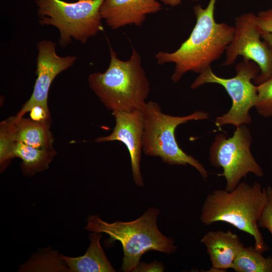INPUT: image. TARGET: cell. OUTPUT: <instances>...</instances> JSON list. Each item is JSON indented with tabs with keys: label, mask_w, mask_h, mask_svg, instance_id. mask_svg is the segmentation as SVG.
<instances>
[{
	"label": "cell",
	"mask_w": 272,
	"mask_h": 272,
	"mask_svg": "<svg viewBox=\"0 0 272 272\" xmlns=\"http://www.w3.org/2000/svg\"><path fill=\"white\" fill-rule=\"evenodd\" d=\"M161 9L158 0H104L100 13L106 24L117 29L130 25L140 26L148 15Z\"/></svg>",
	"instance_id": "cell-12"
},
{
	"label": "cell",
	"mask_w": 272,
	"mask_h": 272,
	"mask_svg": "<svg viewBox=\"0 0 272 272\" xmlns=\"http://www.w3.org/2000/svg\"><path fill=\"white\" fill-rule=\"evenodd\" d=\"M257 99L255 107L264 117L272 116V75L257 86Z\"/></svg>",
	"instance_id": "cell-18"
},
{
	"label": "cell",
	"mask_w": 272,
	"mask_h": 272,
	"mask_svg": "<svg viewBox=\"0 0 272 272\" xmlns=\"http://www.w3.org/2000/svg\"><path fill=\"white\" fill-rule=\"evenodd\" d=\"M104 0H35L39 22L59 31V45L70 44L72 39L84 44L102 30L101 6Z\"/></svg>",
	"instance_id": "cell-6"
},
{
	"label": "cell",
	"mask_w": 272,
	"mask_h": 272,
	"mask_svg": "<svg viewBox=\"0 0 272 272\" xmlns=\"http://www.w3.org/2000/svg\"><path fill=\"white\" fill-rule=\"evenodd\" d=\"M200 242L207 248L212 269L218 271L232 268L236 257L244 246L238 235L230 230L209 231Z\"/></svg>",
	"instance_id": "cell-13"
},
{
	"label": "cell",
	"mask_w": 272,
	"mask_h": 272,
	"mask_svg": "<svg viewBox=\"0 0 272 272\" xmlns=\"http://www.w3.org/2000/svg\"><path fill=\"white\" fill-rule=\"evenodd\" d=\"M110 57L104 72L93 73L89 76L90 88L112 112L143 110L150 87L141 55L133 48L129 58L122 60L110 46Z\"/></svg>",
	"instance_id": "cell-2"
},
{
	"label": "cell",
	"mask_w": 272,
	"mask_h": 272,
	"mask_svg": "<svg viewBox=\"0 0 272 272\" xmlns=\"http://www.w3.org/2000/svg\"><path fill=\"white\" fill-rule=\"evenodd\" d=\"M165 5L170 7H175L180 5L183 0H160ZM192 1H197L198 0H190Z\"/></svg>",
	"instance_id": "cell-24"
},
{
	"label": "cell",
	"mask_w": 272,
	"mask_h": 272,
	"mask_svg": "<svg viewBox=\"0 0 272 272\" xmlns=\"http://www.w3.org/2000/svg\"><path fill=\"white\" fill-rule=\"evenodd\" d=\"M217 0H209L206 8L193 7L195 25L189 37L172 52L160 51L155 55L159 64L173 63L175 69L171 79L178 82L188 72L199 74L211 67L226 51L232 40L234 26L217 23L215 19Z\"/></svg>",
	"instance_id": "cell-1"
},
{
	"label": "cell",
	"mask_w": 272,
	"mask_h": 272,
	"mask_svg": "<svg viewBox=\"0 0 272 272\" xmlns=\"http://www.w3.org/2000/svg\"><path fill=\"white\" fill-rule=\"evenodd\" d=\"M251 140L249 129L242 124L236 127L229 139L223 133L217 134L210 147L211 164L223 169V172L218 175L225 178V189L228 191L233 190L249 173L259 177L263 176L262 168L251 153Z\"/></svg>",
	"instance_id": "cell-8"
},
{
	"label": "cell",
	"mask_w": 272,
	"mask_h": 272,
	"mask_svg": "<svg viewBox=\"0 0 272 272\" xmlns=\"http://www.w3.org/2000/svg\"><path fill=\"white\" fill-rule=\"evenodd\" d=\"M144 121L143 150L148 156L160 157L170 165H190L194 167L204 180L208 172L204 166L179 146L175 135L176 127L191 120L209 118V113L195 111L184 116L164 113L158 103L150 101L143 109Z\"/></svg>",
	"instance_id": "cell-5"
},
{
	"label": "cell",
	"mask_w": 272,
	"mask_h": 272,
	"mask_svg": "<svg viewBox=\"0 0 272 272\" xmlns=\"http://www.w3.org/2000/svg\"><path fill=\"white\" fill-rule=\"evenodd\" d=\"M257 22L262 32L272 34V8L256 15Z\"/></svg>",
	"instance_id": "cell-21"
},
{
	"label": "cell",
	"mask_w": 272,
	"mask_h": 272,
	"mask_svg": "<svg viewBox=\"0 0 272 272\" xmlns=\"http://www.w3.org/2000/svg\"><path fill=\"white\" fill-rule=\"evenodd\" d=\"M15 142L6 128L1 124L0 126V164L3 171L12 159V150Z\"/></svg>",
	"instance_id": "cell-19"
},
{
	"label": "cell",
	"mask_w": 272,
	"mask_h": 272,
	"mask_svg": "<svg viewBox=\"0 0 272 272\" xmlns=\"http://www.w3.org/2000/svg\"><path fill=\"white\" fill-rule=\"evenodd\" d=\"M261 38L272 49V34L261 31Z\"/></svg>",
	"instance_id": "cell-25"
},
{
	"label": "cell",
	"mask_w": 272,
	"mask_h": 272,
	"mask_svg": "<svg viewBox=\"0 0 272 272\" xmlns=\"http://www.w3.org/2000/svg\"><path fill=\"white\" fill-rule=\"evenodd\" d=\"M55 155L54 149L35 148L20 142H15L12 150V158L18 157L22 160L21 169L28 176L48 169Z\"/></svg>",
	"instance_id": "cell-16"
},
{
	"label": "cell",
	"mask_w": 272,
	"mask_h": 272,
	"mask_svg": "<svg viewBox=\"0 0 272 272\" xmlns=\"http://www.w3.org/2000/svg\"><path fill=\"white\" fill-rule=\"evenodd\" d=\"M254 246L245 247L240 250L232 269L236 272H272V257H264Z\"/></svg>",
	"instance_id": "cell-17"
},
{
	"label": "cell",
	"mask_w": 272,
	"mask_h": 272,
	"mask_svg": "<svg viewBox=\"0 0 272 272\" xmlns=\"http://www.w3.org/2000/svg\"><path fill=\"white\" fill-rule=\"evenodd\" d=\"M37 78L30 99L16 114L23 117L34 106L39 105L47 110L48 93L51 85L60 73L72 66L77 60L75 56H60L56 52V43L43 40L37 43Z\"/></svg>",
	"instance_id": "cell-10"
},
{
	"label": "cell",
	"mask_w": 272,
	"mask_h": 272,
	"mask_svg": "<svg viewBox=\"0 0 272 272\" xmlns=\"http://www.w3.org/2000/svg\"><path fill=\"white\" fill-rule=\"evenodd\" d=\"M115 125L111 133L98 137L97 143L119 141L126 147L129 153L133 181L139 186L144 185L141 172L144 121L143 110L131 111H113Z\"/></svg>",
	"instance_id": "cell-11"
},
{
	"label": "cell",
	"mask_w": 272,
	"mask_h": 272,
	"mask_svg": "<svg viewBox=\"0 0 272 272\" xmlns=\"http://www.w3.org/2000/svg\"><path fill=\"white\" fill-rule=\"evenodd\" d=\"M234 28L232 40L226 50V59L222 65L232 64L239 56L252 61L259 69L260 74L254 80L258 85L272 75V49L264 40H261V30L254 13H247L236 17Z\"/></svg>",
	"instance_id": "cell-9"
},
{
	"label": "cell",
	"mask_w": 272,
	"mask_h": 272,
	"mask_svg": "<svg viewBox=\"0 0 272 272\" xmlns=\"http://www.w3.org/2000/svg\"><path fill=\"white\" fill-rule=\"evenodd\" d=\"M266 202L259 217V228L266 229L272 235V187L268 186L266 188Z\"/></svg>",
	"instance_id": "cell-20"
},
{
	"label": "cell",
	"mask_w": 272,
	"mask_h": 272,
	"mask_svg": "<svg viewBox=\"0 0 272 272\" xmlns=\"http://www.w3.org/2000/svg\"><path fill=\"white\" fill-rule=\"evenodd\" d=\"M160 213L159 209L151 208L135 220L111 223L92 215L88 217L85 229L92 232L105 233L112 241H119L123 251L121 270L133 271L147 251L172 254L177 249L172 238L164 235L158 228L157 220Z\"/></svg>",
	"instance_id": "cell-4"
},
{
	"label": "cell",
	"mask_w": 272,
	"mask_h": 272,
	"mask_svg": "<svg viewBox=\"0 0 272 272\" xmlns=\"http://www.w3.org/2000/svg\"><path fill=\"white\" fill-rule=\"evenodd\" d=\"M30 118L36 121H44L50 120L49 111L44 107L36 105L30 110Z\"/></svg>",
	"instance_id": "cell-22"
},
{
	"label": "cell",
	"mask_w": 272,
	"mask_h": 272,
	"mask_svg": "<svg viewBox=\"0 0 272 272\" xmlns=\"http://www.w3.org/2000/svg\"><path fill=\"white\" fill-rule=\"evenodd\" d=\"M236 75L230 78L219 77L214 73L211 67L199 74L191 85L195 89L205 84L221 85L226 91L232 101L228 112L216 118L215 124L220 127L226 124L238 127L249 124L250 109L255 107L257 99V86L252 82L258 75L259 69L252 61L243 59L235 67Z\"/></svg>",
	"instance_id": "cell-7"
},
{
	"label": "cell",
	"mask_w": 272,
	"mask_h": 272,
	"mask_svg": "<svg viewBox=\"0 0 272 272\" xmlns=\"http://www.w3.org/2000/svg\"><path fill=\"white\" fill-rule=\"evenodd\" d=\"M265 188L257 182H240L232 191L215 189L206 197L200 220L206 226L219 222L228 223L252 236L254 247L263 253L268 250L258 222L266 202Z\"/></svg>",
	"instance_id": "cell-3"
},
{
	"label": "cell",
	"mask_w": 272,
	"mask_h": 272,
	"mask_svg": "<svg viewBox=\"0 0 272 272\" xmlns=\"http://www.w3.org/2000/svg\"><path fill=\"white\" fill-rule=\"evenodd\" d=\"M165 267L163 264L160 262L155 261L153 262L146 263L140 262L133 271L149 272V271H163Z\"/></svg>",
	"instance_id": "cell-23"
},
{
	"label": "cell",
	"mask_w": 272,
	"mask_h": 272,
	"mask_svg": "<svg viewBox=\"0 0 272 272\" xmlns=\"http://www.w3.org/2000/svg\"><path fill=\"white\" fill-rule=\"evenodd\" d=\"M49 120L36 121L23 117H10L3 121L15 142H20L32 147L53 149V139L49 130Z\"/></svg>",
	"instance_id": "cell-14"
},
{
	"label": "cell",
	"mask_w": 272,
	"mask_h": 272,
	"mask_svg": "<svg viewBox=\"0 0 272 272\" xmlns=\"http://www.w3.org/2000/svg\"><path fill=\"white\" fill-rule=\"evenodd\" d=\"M101 233L92 232L89 235L90 245L84 255L71 257L59 255L71 272H114L101 245Z\"/></svg>",
	"instance_id": "cell-15"
}]
</instances>
